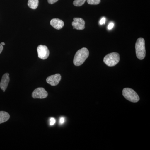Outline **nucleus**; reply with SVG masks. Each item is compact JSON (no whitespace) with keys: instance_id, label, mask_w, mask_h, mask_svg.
Listing matches in <instances>:
<instances>
[{"instance_id":"nucleus-1","label":"nucleus","mask_w":150,"mask_h":150,"mask_svg":"<svg viewBox=\"0 0 150 150\" xmlns=\"http://www.w3.org/2000/svg\"><path fill=\"white\" fill-rule=\"evenodd\" d=\"M89 55V52L87 48H83L78 50L74 57V64L76 66L82 65L86 59L88 58Z\"/></svg>"},{"instance_id":"nucleus-2","label":"nucleus","mask_w":150,"mask_h":150,"mask_svg":"<svg viewBox=\"0 0 150 150\" xmlns=\"http://www.w3.org/2000/svg\"><path fill=\"white\" fill-rule=\"evenodd\" d=\"M135 48L137 58L139 60H143L144 59L146 54L145 40L144 38H139L137 39Z\"/></svg>"},{"instance_id":"nucleus-3","label":"nucleus","mask_w":150,"mask_h":150,"mask_svg":"<svg viewBox=\"0 0 150 150\" xmlns=\"http://www.w3.org/2000/svg\"><path fill=\"white\" fill-rule=\"evenodd\" d=\"M120 56L117 53H110L105 56L103 62L108 67H114L119 63Z\"/></svg>"},{"instance_id":"nucleus-4","label":"nucleus","mask_w":150,"mask_h":150,"mask_svg":"<svg viewBox=\"0 0 150 150\" xmlns=\"http://www.w3.org/2000/svg\"><path fill=\"white\" fill-rule=\"evenodd\" d=\"M123 95L127 100L133 103L139 101L140 98L136 91L130 88H124L123 90Z\"/></svg>"},{"instance_id":"nucleus-5","label":"nucleus","mask_w":150,"mask_h":150,"mask_svg":"<svg viewBox=\"0 0 150 150\" xmlns=\"http://www.w3.org/2000/svg\"><path fill=\"white\" fill-rule=\"evenodd\" d=\"M48 96L47 91L43 88H38L33 91L32 93V97L33 98L44 99Z\"/></svg>"},{"instance_id":"nucleus-6","label":"nucleus","mask_w":150,"mask_h":150,"mask_svg":"<svg viewBox=\"0 0 150 150\" xmlns=\"http://www.w3.org/2000/svg\"><path fill=\"white\" fill-rule=\"evenodd\" d=\"M37 50L38 58L43 60H45L48 58L50 52L47 46L39 45L38 46Z\"/></svg>"},{"instance_id":"nucleus-7","label":"nucleus","mask_w":150,"mask_h":150,"mask_svg":"<svg viewBox=\"0 0 150 150\" xmlns=\"http://www.w3.org/2000/svg\"><path fill=\"white\" fill-rule=\"evenodd\" d=\"M74 29L82 30L85 28V21L80 18H74L72 23Z\"/></svg>"},{"instance_id":"nucleus-8","label":"nucleus","mask_w":150,"mask_h":150,"mask_svg":"<svg viewBox=\"0 0 150 150\" xmlns=\"http://www.w3.org/2000/svg\"><path fill=\"white\" fill-rule=\"evenodd\" d=\"M62 79V76L59 74L51 75L46 79V82L52 86H56L59 84Z\"/></svg>"},{"instance_id":"nucleus-9","label":"nucleus","mask_w":150,"mask_h":150,"mask_svg":"<svg viewBox=\"0 0 150 150\" xmlns=\"http://www.w3.org/2000/svg\"><path fill=\"white\" fill-rule=\"evenodd\" d=\"M10 81L9 74L6 73L3 75L0 83V88L3 91L5 92L7 88L9 82Z\"/></svg>"},{"instance_id":"nucleus-10","label":"nucleus","mask_w":150,"mask_h":150,"mask_svg":"<svg viewBox=\"0 0 150 150\" xmlns=\"http://www.w3.org/2000/svg\"><path fill=\"white\" fill-rule=\"evenodd\" d=\"M50 24L55 29L57 30L62 29L64 25V22L59 18L52 19L50 22Z\"/></svg>"},{"instance_id":"nucleus-11","label":"nucleus","mask_w":150,"mask_h":150,"mask_svg":"<svg viewBox=\"0 0 150 150\" xmlns=\"http://www.w3.org/2000/svg\"><path fill=\"white\" fill-rule=\"evenodd\" d=\"M10 116L9 114L5 111H0V124L8 121Z\"/></svg>"},{"instance_id":"nucleus-12","label":"nucleus","mask_w":150,"mask_h":150,"mask_svg":"<svg viewBox=\"0 0 150 150\" xmlns=\"http://www.w3.org/2000/svg\"><path fill=\"white\" fill-rule=\"evenodd\" d=\"M38 0H28V5L30 8L32 9H35L38 7Z\"/></svg>"},{"instance_id":"nucleus-13","label":"nucleus","mask_w":150,"mask_h":150,"mask_svg":"<svg viewBox=\"0 0 150 150\" xmlns=\"http://www.w3.org/2000/svg\"><path fill=\"white\" fill-rule=\"evenodd\" d=\"M86 0H74L73 4L76 6L80 7L83 5Z\"/></svg>"},{"instance_id":"nucleus-14","label":"nucleus","mask_w":150,"mask_h":150,"mask_svg":"<svg viewBox=\"0 0 150 150\" xmlns=\"http://www.w3.org/2000/svg\"><path fill=\"white\" fill-rule=\"evenodd\" d=\"M87 2L90 5H96L99 4L101 2L100 0H86Z\"/></svg>"},{"instance_id":"nucleus-15","label":"nucleus","mask_w":150,"mask_h":150,"mask_svg":"<svg viewBox=\"0 0 150 150\" xmlns=\"http://www.w3.org/2000/svg\"><path fill=\"white\" fill-rule=\"evenodd\" d=\"M56 123V120L54 118H51L50 119V124L51 126H53Z\"/></svg>"},{"instance_id":"nucleus-16","label":"nucleus","mask_w":150,"mask_h":150,"mask_svg":"<svg viewBox=\"0 0 150 150\" xmlns=\"http://www.w3.org/2000/svg\"><path fill=\"white\" fill-rule=\"evenodd\" d=\"M106 21V18L105 17H103L100 21L99 23L100 25L104 24Z\"/></svg>"},{"instance_id":"nucleus-17","label":"nucleus","mask_w":150,"mask_h":150,"mask_svg":"<svg viewBox=\"0 0 150 150\" xmlns=\"http://www.w3.org/2000/svg\"><path fill=\"white\" fill-rule=\"evenodd\" d=\"M114 23H109V25H108V29H112V28H113V27H114Z\"/></svg>"},{"instance_id":"nucleus-18","label":"nucleus","mask_w":150,"mask_h":150,"mask_svg":"<svg viewBox=\"0 0 150 150\" xmlns=\"http://www.w3.org/2000/svg\"><path fill=\"white\" fill-rule=\"evenodd\" d=\"M59 0H48V3L51 4H53L54 3L57 2Z\"/></svg>"},{"instance_id":"nucleus-19","label":"nucleus","mask_w":150,"mask_h":150,"mask_svg":"<svg viewBox=\"0 0 150 150\" xmlns=\"http://www.w3.org/2000/svg\"><path fill=\"white\" fill-rule=\"evenodd\" d=\"M64 117H62V118H60V120H59V123L61 124H63V123H64Z\"/></svg>"},{"instance_id":"nucleus-20","label":"nucleus","mask_w":150,"mask_h":150,"mask_svg":"<svg viewBox=\"0 0 150 150\" xmlns=\"http://www.w3.org/2000/svg\"><path fill=\"white\" fill-rule=\"evenodd\" d=\"M3 50V46L1 43H0V54L2 52Z\"/></svg>"},{"instance_id":"nucleus-21","label":"nucleus","mask_w":150,"mask_h":150,"mask_svg":"<svg viewBox=\"0 0 150 150\" xmlns=\"http://www.w3.org/2000/svg\"><path fill=\"white\" fill-rule=\"evenodd\" d=\"M1 44H2V45H4H4H5V43H4V42H2V43H1Z\"/></svg>"}]
</instances>
